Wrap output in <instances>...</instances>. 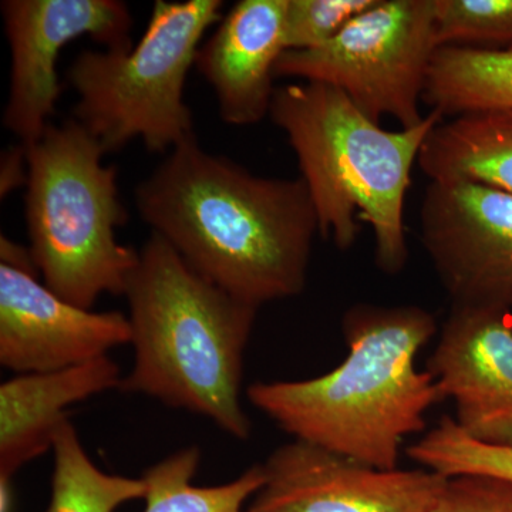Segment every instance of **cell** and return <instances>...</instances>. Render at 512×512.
I'll return each instance as SVG.
<instances>
[{
    "label": "cell",
    "instance_id": "6da1fadb",
    "mask_svg": "<svg viewBox=\"0 0 512 512\" xmlns=\"http://www.w3.org/2000/svg\"><path fill=\"white\" fill-rule=\"evenodd\" d=\"M141 220L207 281L261 308L301 295L318 215L301 177L266 178L184 141L136 190Z\"/></svg>",
    "mask_w": 512,
    "mask_h": 512
},
{
    "label": "cell",
    "instance_id": "7a4b0ae2",
    "mask_svg": "<svg viewBox=\"0 0 512 512\" xmlns=\"http://www.w3.org/2000/svg\"><path fill=\"white\" fill-rule=\"evenodd\" d=\"M342 328L348 355L339 366L313 379L252 383L249 403L293 440L396 470L404 440L423 433L443 402L436 379L416 366L436 319L420 306L359 303Z\"/></svg>",
    "mask_w": 512,
    "mask_h": 512
},
{
    "label": "cell",
    "instance_id": "3957f363",
    "mask_svg": "<svg viewBox=\"0 0 512 512\" xmlns=\"http://www.w3.org/2000/svg\"><path fill=\"white\" fill-rule=\"evenodd\" d=\"M124 296L134 365L121 392L198 414L228 436L248 440L242 376L259 308L207 281L154 232Z\"/></svg>",
    "mask_w": 512,
    "mask_h": 512
},
{
    "label": "cell",
    "instance_id": "277c9868",
    "mask_svg": "<svg viewBox=\"0 0 512 512\" xmlns=\"http://www.w3.org/2000/svg\"><path fill=\"white\" fill-rule=\"evenodd\" d=\"M269 116L298 157L320 237L343 251L352 248L360 218L375 234L380 271L402 272L409 259L404 202L412 170L431 130L446 119L430 110L420 126L384 130L339 89L309 82L276 89Z\"/></svg>",
    "mask_w": 512,
    "mask_h": 512
},
{
    "label": "cell",
    "instance_id": "5b68a950",
    "mask_svg": "<svg viewBox=\"0 0 512 512\" xmlns=\"http://www.w3.org/2000/svg\"><path fill=\"white\" fill-rule=\"evenodd\" d=\"M26 147V225L43 284L83 309L104 293L124 295L140 251L116 238L127 222L117 168L103 164L99 141L74 119L50 123Z\"/></svg>",
    "mask_w": 512,
    "mask_h": 512
},
{
    "label": "cell",
    "instance_id": "8992f818",
    "mask_svg": "<svg viewBox=\"0 0 512 512\" xmlns=\"http://www.w3.org/2000/svg\"><path fill=\"white\" fill-rule=\"evenodd\" d=\"M222 5L221 0H157L136 46L84 50L73 60L66 79L79 96L74 120L104 153L133 140L143 141L151 153H164L195 137L185 82L202 37L222 19Z\"/></svg>",
    "mask_w": 512,
    "mask_h": 512
},
{
    "label": "cell",
    "instance_id": "52a82bcc",
    "mask_svg": "<svg viewBox=\"0 0 512 512\" xmlns=\"http://www.w3.org/2000/svg\"><path fill=\"white\" fill-rule=\"evenodd\" d=\"M439 49L434 0H377L326 45L285 50L275 77L328 84L375 123L393 117L409 130L426 119L420 104Z\"/></svg>",
    "mask_w": 512,
    "mask_h": 512
},
{
    "label": "cell",
    "instance_id": "ba28073f",
    "mask_svg": "<svg viewBox=\"0 0 512 512\" xmlns=\"http://www.w3.org/2000/svg\"><path fill=\"white\" fill-rule=\"evenodd\" d=\"M0 9L12 55L3 124L30 146L55 114L63 47L89 36L106 49H127L133 18L119 0H6Z\"/></svg>",
    "mask_w": 512,
    "mask_h": 512
},
{
    "label": "cell",
    "instance_id": "9c48e42d",
    "mask_svg": "<svg viewBox=\"0 0 512 512\" xmlns=\"http://www.w3.org/2000/svg\"><path fill=\"white\" fill-rule=\"evenodd\" d=\"M420 239L453 305L511 308L512 194L430 181Z\"/></svg>",
    "mask_w": 512,
    "mask_h": 512
},
{
    "label": "cell",
    "instance_id": "30bf717a",
    "mask_svg": "<svg viewBox=\"0 0 512 512\" xmlns=\"http://www.w3.org/2000/svg\"><path fill=\"white\" fill-rule=\"evenodd\" d=\"M262 467L265 484L247 512H430L448 483L426 468L380 470L298 440Z\"/></svg>",
    "mask_w": 512,
    "mask_h": 512
},
{
    "label": "cell",
    "instance_id": "8fae6325",
    "mask_svg": "<svg viewBox=\"0 0 512 512\" xmlns=\"http://www.w3.org/2000/svg\"><path fill=\"white\" fill-rule=\"evenodd\" d=\"M426 370L468 437L512 447L510 309L451 305Z\"/></svg>",
    "mask_w": 512,
    "mask_h": 512
},
{
    "label": "cell",
    "instance_id": "7c38bea8",
    "mask_svg": "<svg viewBox=\"0 0 512 512\" xmlns=\"http://www.w3.org/2000/svg\"><path fill=\"white\" fill-rule=\"evenodd\" d=\"M131 342L128 316L64 301L35 271L0 264V365L18 375L56 372Z\"/></svg>",
    "mask_w": 512,
    "mask_h": 512
},
{
    "label": "cell",
    "instance_id": "4fadbf2b",
    "mask_svg": "<svg viewBox=\"0 0 512 512\" xmlns=\"http://www.w3.org/2000/svg\"><path fill=\"white\" fill-rule=\"evenodd\" d=\"M288 0H241L201 45L195 66L217 96L222 121L252 126L269 116L275 66L285 52Z\"/></svg>",
    "mask_w": 512,
    "mask_h": 512
},
{
    "label": "cell",
    "instance_id": "5bb4252c",
    "mask_svg": "<svg viewBox=\"0 0 512 512\" xmlns=\"http://www.w3.org/2000/svg\"><path fill=\"white\" fill-rule=\"evenodd\" d=\"M120 367L109 355L83 365L29 373L0 386V477L16 473L52 450L67 409L90 397L119 389Z\"/></svg>",
    "mask_w": 512,
    "mask_h": 512
},
{
    "label": "cell",
    "instance_id": "9a60e30c",
    "mask_svg": "<svg viewBox=\"0 0 512 512\" xmlns=\"http://www.w3.org/2000/svg\"><path fill=\"white\" fill-rule=\"evenodd\" d=\"M437 183H474L512 194V110H488L443 120L417 160Z\"/></svg>",
    "mask_w": 512,
    "mask_h": 512
},
{
    "label": "cell",
    "instance_id": "2e32d148",
    "mask_svg": "<svg viewBox=\"0 0 512 512\" xmlns=\"http://www.w3.org/2000/svg\"><path fill=\"white\" fill-rule=\"evenodd\" d=\"M423 101L443 119L512 110V46L501 50L440 47L431 62Z\"/></svg>",
    "mask_w": 512,
    "mask_h": 512
},
{
    "label": "cell",
    "instance_id": "e0dca14e",
    "mask_svg": "<svg viewBox=\"0 0 512 512\" xmlns=\"http://www.w3.org/2000/svg\"><path fill=\"white\" fill-rule=\"evenodd\" d=\"M201 464V450L191 446L175 451L144 471V512H245L249 498L265 484L262 464L249 467L235 480L215 487H195L192 478Z\"/></svg>",
    "mask_w": 512,
    "mask_h": 512
},
{
    "label": "cell",
    "instance_id": "ac0fdd59",
    "mask_svg": "<svg viewBox=\"0 0 512 512\" xmlns=\"http://www.w3.org/2000/svg\"><path fill=\"white\" fill-rule=\"evenodd\" d=\"M52 495L45 512H114L146 497L141 478L104 473L84 450L77 430L64 421L53 441Z\"/></svg>",
    "mask_w": 512,
    "mask_h": 512
},
{
    "label": "cell",
    "instance_id": "d6986e66",
    "mask_svg": "<svg viewBox=\"0 0 512 512\" xmlns=\"http://www.w3.org/2000/svg\"><path fill=\"white\" fill-rule=\"evenodd\" d=\"M407 456L446 478L478 476L512 483V447L471 439L450 416H444L407 448Z\"/></svg>",
    "mask_w": 512,
    "mask_h": 512
},
{
    "label": "cell",
    "instance_id": "ffe728a7",
    "mask_svg": "<svg viewBox=\"0 0 512 512\" xmlns=\"http://www.w3.org/2000/svg\"><path fill=\"white\" fill-rule=\"evenodd\" d=\"M439 47L512 46V0H434Z\"/></svg>",
    "mask_w": 512,
    "mask_h": 512
},
{
    "label": "cell",
    "instance_id": "44dd1931",
    "mask_svg": "<svg viewBox=\"0 0 512 512\" xmlns=\"http://www.w3.org/2000/svg\"><path fill=\"white\" fill-rule=\"evenodd\" d=\"M377 0H288L285 13L286 50L326 45L356 16Z\"/></svg>",
    "mask_w": 512,
    "mask_h": 512
},
{
    "label": "cell",
    "instance_id": "7402d4cb",
    "mask_svg": "<svg viewBox=\"0 0 512 512\" xmlns=\"http://www.w3.org/2000/svg\"><path fill=\"white\" fill-rule=\"evenodd\" d=\"M430 512H512V483L491 477L448 478Z\"/></svg>",
    "mask_w": 512,
    "mask_h": 512
},
{
    "label": "cell",
    "instance_id": "603a6c76",
    "mask_svg": "<svg viewBox=\"0 0 512 512\" xmlns=\"http://www.w3.org/2000/svg\"><path fill=\"white\" fill-rule=\"evenodd\" d=\"M29 164L28 147L19 143L18 146L8 148L2 154L0 163V195L5 198L10 192L28 185Z\"/></svg>",
    "mask_w": 512,
    "mask_h": 512
},
{
    "label": "cell",
    "instance_id": "cb8c5ba5",
    "mask_svg": "<svg viewBox=\"0 0 512 512\" xmlns=\"http://www.w3.org/2000/svg\"><path fill=\"white\" fill-rule=\"evenodd\" d=\"M12 478L0 477V512H13Z\"/></svg>",
    "mask_w": 512,
    "mask_h": 512
},
{
    "label": "cell",
    "instance_id": "d4e9b609",
    "mask_svg": "<svg viewBox=\"0 0 512 512\" xmlns=\"http://www.w3.org/2000/svg\"><path fill=\"white\" fill-rule=\"evenodd\" d=\"M510 311H511V315H512V305H511Z\"/></svg>",
    "mask_w": 512,
    "mask_h": 512
}]
</instances>
